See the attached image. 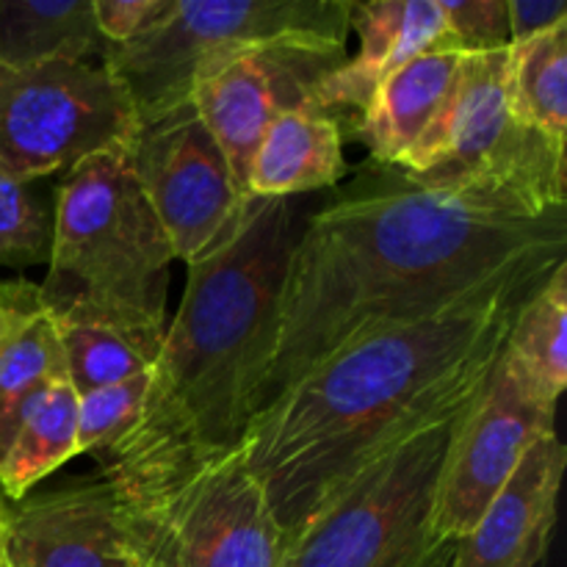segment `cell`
Returning <instances> with one entry per match:
<instances>
[{
    "label": "cell",
    "mask_w": 567,
    "mask_h": 567,
    "mask_svg": "<svg viewBox=\"0 0 567 567\" xmlns=\"http://www.w3.org/2000/svg\"><path fill=\"white\" fill-rule=\"evenodd\" d=\"M391 172L321 208L293 238L255 413L369 332L565 264V208L537 214L496 188L424 186Z\"/></svg>",
    "instance_id": "1"
},
{
    "label": "cell",
    "mask_w": 567,
    "mask_h": 567,
    "mask_svg": "<svg viewBox=\"0 0 567 567\" xmlns=\"http://www.w3.org/2000/svg\"><path fill=\"white\" fill-rule=\"evenodd\" d=\"M546 277L369 332L260 408L244 430L241 454L277 526L297 529L382 452L463 410Z\"/></svg>",
    "instance_id": "2"
},
{
    "label": "cell",
    "mask_w": 567,
    "mask_h": 567,
    "mask_svg": "<svg viewBox=\"0 0 567 567\" xmlns=\"http://www.w3.org/2000/svg\"><path fill=\"white\" fill-rule=\"evenodd\" d=\"M293 238L288 199L249 197L238 225L186 264V291L150 365L136 426L103 460L116 493L147 491L241 446Z\"/></svg>",
    "instance_id": "3"
},
{
    "label": "cell",
    "mask_w": 567,
    "mask_h": 567,
    "mask_svg": "<svg viewBox=\"0 0 567 567\" xmlns=\"http://www.w3.org/2000/svg\"><path fill=\"white\" fill-rule=\"evenodd\" d=\"M175 252L131 164V138L72 166L59 186L39 299L55 319H97L155 363Z\"/></svg>",
    "instance_id": "4"
},
{
    "label": "cell",
    "mask_w": 567,
    "mask_h": 567,
    "mask_svg": "<svg viewBox=\"0 0 567 567\" xmlns=\"http://www.w3.org/2000/svg\"><path fill=\"white\" fill-rule=\"evenodd\" d=\"M463 410L382 452L286 532L280 567H452L457 543L435 537L432 502Z\"/></svg>",
    "instance_id": "5"
},
{
    "label": "cell",
    "mask_w": 567,
    "mask_h": 567,
    "mask_svg": "<svg viewBox=\"0 0 567 567\" xmlns=\"http://www.w3.org/2000/svg\"><path fill=\"white\" fill-rule=\"evenodd\" d=\"M509 48L465 53L463 72L396 172L424 186H482L537 214L565 208V144L520 125L507 97Z\"/></svg>",
    "instance_id": "6"
},
{
    "label": "cell",
    "mask_w": 567,
    "mask_h": 567,
    "mask_svg": "<svg viewBox=\"0 0 567 567\" xmlns=\"http://www.w3.org/2000/svg\"><path fill=\"white\" fill-rule=\"evenodd\" d=\"M349 0H172L133 42L105 50L103 64L131 97L136 122L186 103L203 66L264 42L347 48Z\"/></svg>",
    "instance_id": "7"
},
{
    "label": "cell",
    "mask_w": 567,
    "mask_h": 567,
    "mask_svg": "<svg viewBox=\"0 0 567 567\" xmlns=\"http://www.w3.org/2000/svg\"><path fill=\"white\" fill-rule=\"evenodd\" d=\"M122 507L136 567H280L286 532L241 446L127 493Z\"/></svg>",
    "instance_id": "8"
},
{
    "label": "cell",
    "mask_w": 567,
    "mask_h": 567,
    "mask_svg": "<svg viewBox=\"0 0 567 567\" xmlns=\"http://www.w3.org/2000/svg\"><path fill=\"white\" fill-rule=\"evenodd\" d=\"M136 111L103 61L0 66V172L33 183L133 138Z\"/></svg>",
    "instance_id": "9"
},
{
    "label": "cell",
    "mask_w": 567,
    "mask_h": 567,
    "mask_svg": "<svg viewBox=\"0 0 567 567\" xmlns=\"http://www.w3.org/2000/svg\"><path fill=\"white\" fill-rule=\"evenodd\" d=\"M131 164L175 260L183 264L216 247L249 203L236 188L225 153L192 100L136 127Z\"/></svg>",
    "instance_id": "10"
},
{
    "label": "cell",
    "mask_w": 567,
    "mask_h": 567,
    "mask_svg": "<svg viewBox=\"0 0 567 567\" xmlns=\"http://www.w3.org/2000/svg\"><path fill=\"white\" fill-rule=\"evenodd\" d=\"M347 61L330 42H264L210 61L192 83V105L225 153L236 188L247 194L249 161L266 127L316 103L321 81Z\"/></svg>",
    "instance_id": "11"
},
{
    "label": "cell",
    "mask_w": 567,
    "mask_h": 567,
    "mask_svg": "<svg viewBox=\"0 0 567 567\" xmlns=\"http://www.w3.org/2000/svg\"><path fill=\"white\" fill-rule=\"evenodd\" d=\"M557 410L543 408L496 360L460 415L443 457L432 502V532L460 543L502 493L540 437L551 435Z\"/></svg>",
    "instance_id": "12"
},
{
    "label": "cell",
    "mask_w": 567,
    "mask_h": 567,
    "mask_svg": "<svg viewBox=\"0 0 567 567\" xmlns=\"http://www.w3.org/2000/svg\"><path fill=\"white\" fill-rule=\"evenodd\" d=\"M3 554L11 567H136L122 496L103 476L9 504Z\"/></svg>",
    "instance_id": "13"
},
{
    "label": "cell",
    "mask_w": 567,
    "mask_h": 567,
    "mask_svg": "<svg viewBox=\"0 0 567 567\" xmlns=\"http://www.w3.org/2000/svg\"><path fill=\"white\" fill-rule=\"evenodd\" d=\"M567 452L557 432L526 452L515 474L457 543L452 567H543L548 554Z\"/></svg>",
    "instance_id": "14"
},
{
    "label": "cell",
    "mask_w": 567,
    "mask_h": 567,
    "mask_svg": "<svg viewBox=\"0 0 567 567\" xmlns=\"http://www.w3.org/2000/svg\"><path fill=\"white\" fill-rule=\"evenodd\" d=\"M349 31L358 33V53L321 81L316 103L324 111L369 105L388 75L430 50L452 48L441 0H349ZM463 53V50H460Z\"/></svg>",
    "instance_id": "15"
},
{
    "label": "cell",
    "mask_w": 567,
    "mask_h": 567,
    "mask_svg": "<svg viewBox=\"0 0 567 567\" xmlns=\"http://www.w3.org/2000/svg\"><path fill=\"white\" fill-rule=\"evenodd\" d=\"M61 377L64 354L39 286L0 282V457L28 408Z\"/></svg>",
    "instance_id": "16"
},
{
    "label": "cell",
    "mask_w": 567,
    "mask_h": 567,
    "mask_svg": "<svg viewBox=\"0 0 567 567\" xmlns=\"http://www.w3.org/2000/svg\"><path fill=\"white\" fill-rule=\"evenodd\" d=\"M463 61L465 53L460 50H430L377 86L369 105L360 111V133L377 164L385 169L402 164L457 86Z\"/></svg>",
    "instance_id": "17"
},
{
    "label": "cell",
    "mask_w": 567,
    "mask_h": 567,
    "mask_svg": "<svg viewBox=\"0 0 567 567\" xmlns=\"http://www.w3.org/2000/svg\"><path fill=\"white\" fill-rule=\"evenodd\" d=\"M347 172L343 133L319 105L291 109L266 127L249 161V197H280L336 186Z\"/></svg>",
    "instance_id": "18"
},
{
    "label": "cell",
    "mask_w": 567,
    "mask_h": 567,
    "mask_svg": "<svg viewBox=\"0 0 567 567\" xmlns=\"http://www.w3.org/2000/svg\"><path fill=\"white\" fill-rule=\"evenodd\" d=\"M498 360L535 402L557 410L567 385V264L524 299Z\"/></svg>",
    "instance_id": "19"
},
{
    "label": "cell",
    "mask_w": 567,
    "mask_h": 567,
    "mask_svg": "<svg viewBox=\"0 0 567 567\" xmlns=\"http://www.w3.org/2000/svg\"><path fill=\"white\" fill-rule=\"evenodd\" d=\"M109 42L100 37L92 0H0V66L103 61Z\"/></svg>",
    "instance_id": "20"
},
{
    "label": "cell",
    "mask_w": 567,
    "mask_h": 567,
    "mask_svg": "<svg viewBox=\"0 0 567 567\" xmlns=\"http://www.w3.org/2000/svg\"><path fill=\"white\" fill-rule=\"evenodd\" d=\"M78 454V393L66 377L50 382L28 408L0 457V493L22 502L33 487Z\"/></svg>",
    "instance_id": "21"
},
{
    "label": "cell",
    "mask_w": 567,
    "mask_h": 567,
    "mask_svg": "<svg viewBox=\"0 0 567 567\" xmlns=\"http://www.w3.org/2000/svg\"><path fill=\"white\" fill-rule=\"evenodd\" d=\"M507 97L520 125L565 144L567 20L526 42L509 44Z\"/></svg>",
    "instance_id": "22"
},
{
    "label": "cell",
    "mask_w": 567,
    "mask_h": 567,
    "mask_svg": "<svg viewBox=\"0 0 567 567\" xmlns=\"http://www.w3.org/2000/svg\"><path fill=\"white\" fill-rule=\"evenodd\" d=\"M64 377L78 396L150 371L153 360L116 327L97 319H55Z\"/></svg>",
    "instance_id": "23"
},
{
    "label": "cell",
    "mask_w": 567,
    "mask_h": 567,
    "mask_svg": "<svg viewBox=\"0 0 567 567\" xmlns=\"http://www.w3.org/2000/svg\"><path fill=\"white\" fill-rule=\"evenodd\" d=\"M147 388L150 371H144L78 396V454L109 457L116 443L136 426Z\"/></svg>",
    "instance_id": "24"
},
{
    "label": "cell",
    "mask_w": 567,
    "mask_h": 567,
    "mask_svg": "<svg viewBox=\"0 0 567 567\" xmlns=\"http://www.w3.org/2000/svg\"><path fill=\"white\" fill-rule=\"evenodd\" d=\"M53 216L31 183L0 172V266L48 264Z\"/></svg>",
    "instance_id": "25"
},
{
    "label": "cell",
    "mask_w": 567,
    "mask_h": 567,
    "mask_svg": "<svg viewBox=\"0 0 567 567\" xmlns=\"http://www.w3.org/2000/svg\"><path fill=\"white\" fill-rule=\"evenodd\" d=\"M446 31L463 53L509 48L504 0H441Z\"/></svg>",
    "instance_id": "26"
},
{
    "label": "cell",
    "mask_w": 567,
    "mask_h": 567,
    "mask_svg": "<svg viewBox=\"0 0 567 567\" xmlns=\"http://www.w3.org/2000/svg\"><path fill=\"white\" fill-rule=\"evenodd\" d=\"M169 3L172 0H92V9L100 37L114 48L142 37L158 17L166 14Z\"/></svg>",
    "instance_id": "27"
},
{
    "label": "cell",
    "mask_w": 567,
    "mask_h": 567,
    "mask_svg": "<svg viewBox=\"0 0 567 567\" xmlns=\"http://www.w3.org/2000/svg\"><path fill=\"white\" fill-rule=\"evenodd\" d=\"M504 9L509 22V44L540 37L567 20V3L563 0H504Z\"/></svg>",
    "instance_id": "28"
},
{
    "label": "cell",
    "mask_w": 567,
    "mask_h": 567,
    "mask_svg": "<svg viewBox=\"0 0 567 567\" xmlns=\"http://www.w3.org/2000/svg\"><path fill=\"white\" fill-rule=\"evenodd\" d=\"M6 524H9V502L0 493V554H3V540H6Z\"/></svg>",
    "instance_id": "29"
},
{
    "label": "cell",
    "mask_w": 567,
    "mask_h": 567,
    "mask_svg": "<svg viewBox=\"0 0 567 567\" xmlns=\"http://www.w3.org/2000/svg\"><path fill=\"white\" fill-rule=\"evenodd\" d=\"M0 567H11L9 559H6V554H0Z\"/></svg>",
    "instance_id": "30"
}]
</instances>
